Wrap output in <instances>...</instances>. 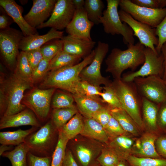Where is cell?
Returning a JSON list of instances; mask_svg holds the SVG:
<instances>
[{
  "mask_svg": "<svg viewBox=\"0 0 166 166\" xmlns=\"http://www.w3.org/2000/svg\"><path fill=\"white\" fill-rule=\"evenodd\" d=\"M95 53L94 50H93L89 56L77 64L50 71L44 79L42 85L64 89L73 94H83L80 74L82 69L92 62Z\"/></svg>",
  "mask_w": 166,
  "mask_h": 166,
  "instance_id": "1",
  "label": "cell"
},
{
  "mask_svg": "<svg viewBox=\"0 0 166 166\" xmlns=\"http://www.w3.org/2000/svg\"><path fill=\"white\" fill-rule=\"evenodd\" d=\"M127 47L124 50L113 48L105 60L106 71L111 73L114 79L121 80L124 70L130 69L134 71L144 63L145 47L143 45L139 42Z\"/></svg>",
  "mask_w": 166,
  "mask_h": 166,
  "instance_id": "2",
  "label": "cell"
},
{
  "mask_svg": "<svg viewBox=\"0 0 166 166\" xmlns=\"http://www.w3.org/2000/svg\"><path fill=\"white\" fill-rule=\"evenodd\" d=\"M111 85L122 109L132 118L138 127L144 129L145 125L141 112L142 97L133 81L125 82L121 79H114Z\"/></svg>",
  "mask_w": 166,
  "mask_h": 166,
  "instance_id": "3",
  "label": "cell"
},
{
  "mask_svg": "<svg viewBox=\"0 0 166 166\" xmlns=\"http://www.w3.org/2000/svg\"><path fill=\"white\" fill-rule=\"evenodd\" d=\"M58 131L50 120L28 136L24 142L33 154L42 157L52 156L58 141L56 133Z\"/></svg>",
  "mask_w": 166,
  "mask_h": 166,
  "instance_id": "4",
  "label": "cell"
},
{
  "mask_svg": "<svg viewBox=\"0 0 166 166\" xmlns=\"http://www.w3.org/2000/svg\"><path fill=\"white\" fill-rule=\"evenodd\" d=\"M31 84L15 73L5 81L0 89V97L5 109L3 116L14 114L25 109L26 106L22 104V100L25 91L30 88Z\"/></svg>",
  "mask_w": 166,
  "mask_h": 166,
  "instance_id": "5",
  "label": "cell"
},
{
  "mask_svg": "<svg viewBox=\"0 0 166 166\" xmlns=\"http://www.w3.org/2000/svg\"><path fill=\"white\" fill-rule=\"evenodd\" d=\"M120 0H107V8L103 11L100 19L104 32L112 35H121L124 43L128 45L134 44L133 31L126 23L122 22L118 11Z\"/></svg>",
  "mask_w": 166,
  "mask_h": 166,
  "instance_id": "6",
  "label": "cell"
},
{
  "mask_svg": "<svg viewBox=\"0 0 166 166\" xmlns=\"http://www.w3.org/2000/svg\"><path fill=\"white\" fill-rule=\"evenodd\" d=\"M94 50L95 53L92 61L82 69L80 77L81 80L96 86L100 87L102 84L105 86L109 85L112 82L102 76L101 72V65L108 52L109 45L99 41Z\"/></svg>",
  "mask_w": 166,
  "mask_h": 166,
  "instance_id": "7",
  "label": "cell"
},
{
  "mask_svg": "<svg viewBox=\"0 0 166 166\" xmlns=\"http://www.w3.org/2000/svg\"><path fill=\"white\" fill-rule=\"evenodd\" d=\"M121 10L128 13L135 20L156 28L166 16V7L152 9L140 6L130 0H120Z\"/></svg>",
  "mask_w": 166,
  "mask_h": 166,
  "instance_id": "8",
  "label": "cell"
},
{
  "mask_svg": "<svg viewBox=\"0 0 166 166\" xmlns=\"http://www.w3.org/2000/svg\"><path fill=\"white\" fill-rule=\"evenodd\" d=\"M24 35L22 32L10 27L1 30L0 51L6 64L10 67L16 65L20 53V44Z\"/></svg>",
  "mask_w": 166,
  "mask_h": 166,
  "instance_id": "9",
  "label": "cell"
},
{
  "mask_svg": "<svg viewBox=\"0 0 166 166\" xmlns=\"http://www.w3.org/2000/svg\"><path fill=\"white\" fill-rule=\"evenodd\" d=\"M144 54L145 61L140 69L136 71L129 72L124 74L121 78L122 81H133L136 77L150 76H157L162 78L164 70V58L161 52H155L151 49L145 47Z\"/></svg>",
  "mask_w": 166,
  "mask_h": 166,
  "instance_id": "10",
  "label": "cell"
},
{
  "mask_svg": "<svg viewBox=\"0 0 166 166\" xmlns=\"http://www.w3.org/2000/svg\"><path fill=\"white\" fill-rule=\"evenodd\" d=\"M133 82L142 97L159 105L166 100V85L162 78L156 76L139 77Z\"/></svg>",
  "mask_w": 166,
  "mask_h": 166,
  "instance_id": "11",
  "label": "cell"
},
{
  "mask_svg": "<svg viewBox=\"0 0 166 166\" xmlns=\"http://www.w3.org/2000/svg\"><path fill=\"white\" fill-rule=\"evenodd\" d=\"M55 89H35L24 98L22 104L31 110L39 121L43 122L48 116L52 97Z\"/></svg>",
  "mask_w": 166,
  "mask_h": 166,
  "instance_id": "12",
  "label": "cell"
},
{
  "mask_svg": "<svg viewBox=\"0 0 166 166\" xmlns=\"http://www.w3.org/2000/svg\"><path fill=\"white\" fill-rule=\"evenodd\" d=\"M118 13L121 21L130 27L133 31L134 36L139 39V42L146 47L158 53L155 47L158 43L156 28L135 20L129 14L122 10L118 11Z\"/></svg>",
  "mask_w": 166,
  "mask_h": 166,
  "instance_id": "13",
  "label": "cell"
},
{
  "mask_svg": "<svg viewBox=\"0 0 166 166\" xmlns=\"http://www.w3.org/2000/svg\"><path fill=\"white\" fill-rule=\"evenodd\" d=\"M76 9L72 0H58L49 19L36 29L49 27L57 30L66 28L73 17Z\"/></svg>",
  "mask_w": 166,
  "mask_h": 166,
  "instance_id": "14",
  "label": "cell"
},
{
  "mask_svg": "<svg viewBox=\"0 0 166 166\" xmlns=\"http://www.w3.org/2000/svg\"><path fill=\"white\" fill-rule=\"evenodd\" d=\"M57 1L56 0H34L30 10L24 18L32 27L36 28L51 16Z\"/></svg>",
  "mask_w": 166,
  "mask_h": 166,
  "instance_id": "15",
  "label": "cell"
},
{
  "mask_svg": "<svg viewBox=\"0 0 166 166\" xmlns=\"http://www.w3.org/2000/svg\"><path fill=\"white\" fill-rule=\"evenodd\" d=\"M94 24L89 19L84 7L76 9L71 21L66 28L68 35L92 40L90 31Z\"/></svg>",
  "mask_w": 166,
  "mask_h": 166,
  "instance_id": "16",
  "label": "cell"
},
{
  "mask_svg": "<svg viewBox=\"0 0 166 166\" xmlns=\"http://www.w3.org/2000/svg\"><path fill=\"white\" fill-rule=\"evenodd\" d=\"M103 148L95 142L83 141L77 143L74 149L81 166H93L98 163L97 159Z\"/></svg>",
  "mask_w": 166,
  "mask_h": 166,
  "instance_id": "17",
  "label": "cell"
},
{
  "mask_svg": "<svg viewBox=\"0 0 166 166\" xmlns=\"http://www.w3.org/2000/svg\"><path fill=\"white\" fill-rule=\"evenodd\" d=\"M61 39L63 42V50L83 59L91 53L96 44V42L92 40H87L68 34L64 36Z\"/></svg>",
  "mask_w": 166,
  "mask_h": 166,
  "instance_id": "18",
  "label": "cell"
},
{
  "mask_svg": "<svg viewBox=\"0 0 166 166\" xmlns=\"http://www.w3.org/2000/svg\"><path fill=\"white\" fill-rule=\"evenodd\" d=\"M0 5L21 29L24 36L38 34L36 29L30 26L22 15V8L14 0H0Z\"/></svg>",
  "mask_w": 166,
  "mask_h": 166,
  "instance_id": "19",
  "label": "cell"
},
{
  "mask_svg": "<svg viewBox=\"0 0 166 166\" xmlns=\"http://www.w3.org/2000/svg\"><path fill=\"white\" fill-rule=\"evenodd\" d=\"M27 125L38 128L42 126L35 114L29 109H25L14 114L3 116L0 121V129Z\"/></svg>",
  "mask_w": 166,
  "mask_h": 166,
  "instance_id": "20",
  "label": "cell"
},
{
  "mask_svg": "<svg viewBox=\"0 0 166 166\" xmlns=\"http://www.w3.org/2000/svg\"><path fill=\"white\" fill-rule=\"evenodd\" d=\"M63 34L62 31L51 28L45 34L39 35L38 33L26 37L24 36L20 43L19 49L25 52L40 48L50 41L57 39H61L64 36Z\"/></svg>",
  "mask_w": 166,
  "mask_h": 166,
  "instance_id": "21",
  "label": "cell"
},
{
  "mask_svg": "<svg viewBox=\"0 0 166 166\" xmlns=\"http://www.w3.org/2000/svg\"><path fill=\"white\" fill-rule=\"evenodd\" d=\"M157 138L153 133H144L134 144L131 155L139 157L161 158L156 148L155 143Z\"/></svg>",
  "mask_w": 166,
  "mask_h": 166,
  "instance_id": "22",
  "label": "cell"
},
{
  "mask_svg": "<svg viewBox=\"0 0 166 166\" xmlns=\"http://www.w3.org/2000/svg\"><path fill=\"white\" fill-rule=\"evenodd\" d=\"M73 96L78 109L85 118H92L94 113L104 107L98 97L80 94H73Z\"/></svg>",
  "mask_w": 166,
  "mask_h": 166,
  "instance_id": "23",
  "label": "cell"
},
{
  "mask_svg": "<svg viewBox=\"0 0 166 166\" xmlns=\"http://www.w3.org/2000/svg\"><path fill=\"white\" fill-rule=\"evenodd\" d=\"M108 147L118 156L121 160H126L131 155L134 144L133 140L126 135L110 139Z\"/></svg>",
  "mask_w": 166,
  "mask_h": 166,
  "instance_id": "24",
  "label": "cell"
},
{
  "mask_svg": "<svg viewBox=\"0 0 166 166\" xmlns=\"http://www.w3.org/2000/svg\"><path fill=\"white\" fill-rule=\"evenodd\" d=\"M81 135L93 140L108 144L109 140L104 127L92 118H85Z\"/></svg>",
  "mask_w": 166,
  "mask_h": 166,
  "instance_id": "25",
  "label": "cell"
},
{
  "mask_svg": "<svg viewBox=\"0 0 166 166\" xmlns=\"http://www.w3.org/2000/svg\"><path fill=\"white\" fill-rule=\"evenodd\" d=\"M142 97V117L145 125L152 131L156 130L159 105Z\"/></svg>",
  "mask_w": 166,
  "mask_h": 166,
  "instance_id": "26",
  "label": "cell"
},
{
  "mask_svg": "<svg viewBox=\"0 0 166 166\" xmlns=\"http://www.w3.org/2000/svg\"><path fill=\"white\" fill-rule=\"evenodd\" d=\"M39 128L32 127L27 130L19 129L13 131L0 132V143L1 144L18 145L25 141L26 137L38 130Z\"/></svg>",
  "mask_w": 166,
  "mask_h": 166,
  "instance_id": "27",
  "label": "cell"
},
{
  "mask_svg": "<svg viewBox=\"0 0 166 166\" xmlns=\"http://www.w3.org/2000/svg\"><path fill=\"white\" fill-rule=\"evenodd\" d=\"M110 113L126 132L135 136L139 135V132L137 126L125 110L122 109L110 108Z\"/></svg>",
  "mask_w": 166,
  "mask_h": 166,
  "instance_id": "28",
  "label": "cell"
},
{
  "mask_svg": "<svg viewBox=\"0 0 166 166\" xmlns=\"http://www.w3.org/2000/svg\"><path fill=\"white\" fill-rule=\"evenodd\" d=\"M29 152V147L24 142L12 150L4 152L2 156L8 159L12 166H26L27 156Z\"/></svg>",
  "mask_w": 166,
  "mask_h": 166,
  "instance_id": "29",
  "label": "cell"
},
{
  "mask_svg": "<svg viewBox=\"0 0 166 166\" xmlns=\"http://www.w3.org/2000/svg\"><path fill=\"white\" fill-rule=\"evenodd\" d=\"M81 58L69 54L63 50L58 53L50 61L48 72L79 63Z\"/></svg>",
  "mask_w": 166,
  "mask_h": 166,
  "instance_id": "30",
  "label": "cell"
},
{
  "mask_svg": "<svg viewBox=\"0 0 166 166\" xmlns=\"http://www.w3.org/2000/svg\"><path fill=\"white\" fill-rule=\"evenodd\" d=\"M78 112V109L75 106L70 108L53 109L51 120L59 130Z\"/></svg>",
  "mask_w": 166,
  "mask_h": 166,
  "instance_id": "31",
  "label": "cell"
},
{
  "mask_svg": "<svg viewBox=\"0 0 166 166\" xmlns=\"http://www.w3.org/2000/svg\"><path fill=\"white\" fill-rule=\"evenodd\" d=\"M84 125V120L81 114L78 112L60 130L69 140L81 134Z\"/></svg>",
  "mask_w": 166,
  "mask_h": 166,
  "instance_id": "32",
  "label": "cell"
},
{
  "mask_svg": "<svg viewBox=\"0 0 166 166\" xmlns=\"http://www.w3.org/2000/svg\"><path fill=\"white\" fill-rule=\"evenodd\" d=\"M104 7L103 2L101 0H85L84 8L89 19L94 24H100Z\"/></svg>",
  "mask_w": 166,
  "mask_h": 166,
  "instance_id": "33",
  "label": "cell"
},
{
  "mask_svg": "<svg viewBox=\"0 0 166 166\" xmlns=\"http://www.w3.org/2000/svg\"><path fill=\"white\" fill-rule=\"evenodd\" d=\"M16 65L15 73L26 81L33 83V71L25 52L21 51L20 52Z\"/></svg>",
  "mask_w": 166,
  "mask_h": 166,
  "instance_id": "34",
  "label": "cell"
},
{
  "mask_svg": "<svg viewBox=\"0 0 166 166\" xmlns=\"http://www.w3.org/2000/svg\"><path fill=\"white\" fill-rule=\"evenodd\" d=\"M69 140L59 130L58 141L53 154L50 166H62L65 154L66 148Z\"/></svg>",
  "mask_w": 166,
  "mask_h": 166,
  "instance_id": "35",
  "label": "cell"
},
{
  "mask_svg": "<svg viewBox=\"0 0 166 166\" xmlns=\"http://www.w3.org/2000/svg\"><path fill=\"white\" fill-rule=\"evenodd\" d=\"M131 166H166V159L129 155L126 159Z\"/></svg>",
  "mask_w": 166,
  "mask_h": 166,
  "instance_id": "36",
  "label": "cell"
},
{
  "mask_svg": "<svg viewBox=\"0 0 166 166\" xmlns=\"http://www.w3.org/2000/svg\"><path fill=\"white\" fill-rule=\"evenodd\" d=\"M40 48L43 58L50 61L58 53L63 50V41L61 39H55L44 45Z\"/></svg>",
  "mask_w": 166,
  "mask_h": 166,
  "instance_id": "37",
  "label": "cell"
},
{
  "mask_svg": "<svg viewBox=\"0 0 166 166\" xmlns=\"http://www.w3.org/2000/svg\"><path fill=\"white\" fill-rule=\"evenodd\" d=\"M121 160L108 147L103 148L97 161L101 166H116Z\"/></svg>",
  "mask_w": 166,
  "mask_h": 166,
  "instance_id": "38",
  "label": "cell"
},
{
  "mask_svg": "<svg viewBox=\"0 0 166 166\" xmlns=\"http://www.w3.org/2000/svg\"><path fill=\"white\" fill-rule=\"evenodd\" d=\"M111 83L103 87V91L101 93L100 96L102 101L106 103L110 108L122 109L121 105L111 86Z\"/></svg>",
  "mask_w": 166,
  "mask_h": 166,
  "instance_id": "39",
  "label": "cell"
},
{
  "mask_svg": "<svg viewBox=\"0 0 166 166\" xmlns=\"http://www.w3.org/2000/svg\"><path fill=\"white\" fill-rule=\"evenodd\" d=\"M74 101L73 95L65 93H57L53 99L52 106L53 109L72 107L75 106L73 104Z\"/></svg>",
  "mask_w": 166,
  "mask_h": 166,
  "instance_id": "40",
  "label": "cell"
},
{
  "mask_svg": "<svg viewBox=\"0 0 166 166\" xmlns=\"http://www.w3.org/2000/svg\"><path fill=\"white\" fill-rule=\"evenodd\" d=\"M104 128L109 140L119 136L126 135L127 133L118 121L111 115L109 121Z\"/></svg>",
  "mask_w": 166,
  "mask_h": 166,
  "instance_id": "41",
  "label": "cell"
},
{
  "mask_svg": "<svg viewBox=\"0 0 166 166\" xmlns=\"http://www.w3.org/2000/svg\"><path fill=\"white\" fill-rule=\"evenodd\" d=\"M52 157L36 156L29 152L27 156L26 166H50Z\"/></svg>",
  "mask_w": 166,
  "mask_h": 166,
  "instance_id": "42",
  "label": "cell"
},
{
  "mask_svg": "<svg viewBox=\"0 0 166 166\" xmlns=\"http://www.w3.org/2000/svg\"><path fill=\"white\" fill-rule=\"evenodd\" d=\"M80 85L82 94L91 97L100 96L101 90L103 89V87L96 86L81 80Z\"/></svg>",
  "mask_w": 166,
  "mask_h": 166,
  "instance_id": "43",
  "label": "cell"
},
{
  "mask_svg": "<svg viewBox=\"0 0 166 166\" xmlns=\"http://www.w3.org/2000/svg\"><path fill=\"white\" fill-rule=\"evenodd\" d=\"M155 28L158 39V43L155 48L157 52L160 53L163 44L166 42V16Z\"/></svg>",
  "mask_w": 166,
  "mask_h": 166,
  "instance_id": "44",
  "label": "cell"
},
{
  "mask_svg": "<svg viewBox=\"0 0 166 166\" xmlns=\"http://www.w3.org/2000/svg\"><path fill=\"white\" fill-rule=\"evenodd\" d=\"M25 52L28 61L33 71L43 59L40 48L29 50Z\"/></svg>",
  "mask_w": 166,
  "mask_h": 166,
  "instance_id": "45",
  "label": "cell"
},
{
  "mask_svg": "<svg viewBox=\"0 0 166 166\" xmlns=\"http://www.w3.org/2000/svg\"><path fill=\"white\" fill-rule=\"evenodd\" d=\"M131 1L140 6L152 9L166 7V0H131Z\"/></svg>",
  "mask_w": 166,
  "mask_h": 166,
  "instance_id": "46",
  "label": "cell"
},
{
  "mask_svg": "<svg viewBox=\"0 0 166 166\" xmlns=\"http://www.w3.org/2000/svg\"><path fill=\"white\" fill-rule=\"evenodd\" d=\"M111 114L110 108L104 107L97 112L92 116V118L100 124L104 128L109 121Z\"/></svg>",
  "mask_w": 166,
  "mask_h": 166,
  "instance_id": "47",
  "label": "cell"
},
{
  "mask_svg": "<svg viewBox=\"0 0 166 166\" xmlns=\"http://www.w3.org/2000/svg\"><path fill=\"white\" fill-rule=\"evenodd\" d=\"M49 61L43 59L33 71L32 79L33 83L40 79L48 72Z\"/></svg>",
  "mask_w": 166,
  "mask_h": 166,
  "instance_id": "48",
  "label": "cell"
},
{
  "mask_svg": "<svg viewBox=\"0 0 166 166\" xmlns=\"http://www.w3.org/2000/svg\"><path fill=\"white\" fill-rule=\"evenodd\" d=\"M157 123L158 126L162 128L166 127V100L159 105Z\"/></svg>",
  "mask_w": 166,
  "mask_h": 166,
  "instance_id": "49",
  "label": "cell"
},
{
  "mask_svg": "<svg viewBox=\"0 0 166 166\" xmlns=\"http://www.w3.org/2000/svg\"><path fill=\"white\" fill-rule=\"evenodd\" d=\"M158 154L166 158V136H161L156 139L155 143Z\"/></svg>",
  "mask_w": 166,
  "mask_h": 166,
  "instance_id": "50",
  "label": "cell"
},
{
  "mask_svg": "<svg viewBox=\"0 0 166 166\" xmlns=\"http://www.w3.org/2000/svg\"><path fill=\"white\" fill-rule=\"evenodd\" d=\"M62 166H79L72 152L66 149Z\"/></svg>",
  "mask_w": 166,
  "mask_h": 166,
  "instance_id": "51",
  "label": "cell"
},
{
  "mask_svg": "<svg viewBox=\"0 0 166 166\" xmlns=\"http://www.w3.org/2000/svg\"><path fill=\"white\" fill-rule=\"evenodd\" d=\"M6 14H2L0 16V28L1 30L4 29L9 27L11 24L12 21Z\"/></svg>",
  "mask_w": 166,
  "mask_h": 166,
  "instance_id": "52",
  "label": "cell"
},
{
  "mask_svg": "<svg viewBox=\"0 0 166 166\" xmlns=\"http://www.w3.org/2000/svg\"><path fill=\"white\" fill-rule=\"evenodd\" d=\"M161 52L162 53L164 58V70L162 79L163 80L166 81V42L163 45L161 49Z\"/></svg>",
  "mask_w": 166,
  "mask_h": 166,
  "instance_id": "53",
  "label": "cell"
},
{
  "mask_svg": "<svg viewBox=\"0 0 166 166\" xmlns=\"http://www.w3.org/2000/svg\"><path fill=\"white\" fill-rule=\"evenodd\" d=\"M72 2L76 9H81L84 7L85 0H72Z\"/></svg>",
  "mask_w": 166,
  "mask_h": 166,
  "instance_id": "54",
  "label": "cell"
},
{
  "mask_svg": "<svg viewBox=\"0 0 166 166\" xmlns=\"http://www.w3.org/2000/svg\"><path fill=\"white\" fill-rule=\"evenodd\" d=\"M12 145L1 144L0 146V156H2L5 152L12 150Z\"/></svg>",
  "mask_w": 166,
  "mask_h": 166,
  "instance_id": "55",
  "label": "cell"
},
{
  "mask_svg": "<svg viewBox=\"0 0 166 166\" xmlns=\"http://www.w3.org/2000/svg\"><path fill=\"white\" fill-rule=\"evenodd\" d=\"M125 160H122L120 161L116 166H127Z\"/></svg>",
  "mask_w": 166,
  "mask_h": 166,
  "instance_id": "56",
  "label": "cell"
},
{
  "mask_svg": "<svg viewBox=\"0 0 166 166\" xmlns=\"http://www.w3.org/2000/svg\"><path fill=\"white\" fill-rule=\"evenodd\" d=\"M93 166H101L100 165L99 163H98L97 164L94 165Z\"/></svg>",
  "mask_w": 166,
  "mask_h": 166,
  "instance_id": "57",
  "label": "cell"
},
{
  "mask_svg": "<svg viewBox=\"0 0 166 166\" xmlns=\"http://www.w3.org/2000/svg\"><path fill=\"white\" fill-rule=\"evenodd\" d=\"M165 84H166V81H165Z\"/></svg>",
  "mask_w": 166,
  "mask_h": 166,
  "instance_id": "58",
  "label": "cell"
}]
</instances>
